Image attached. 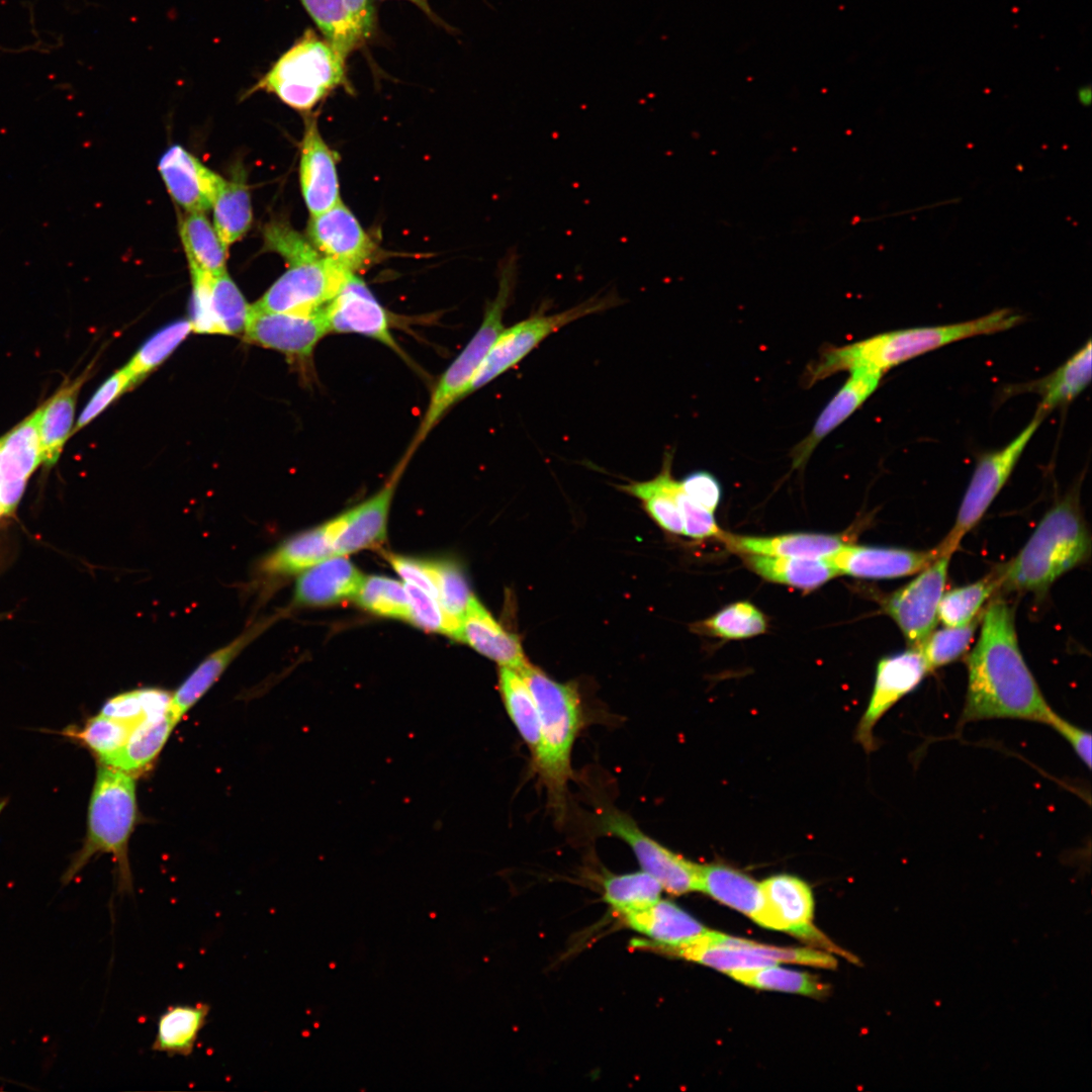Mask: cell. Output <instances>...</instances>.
Segmentation results:
<instances>
[{
    "label": "cell",
    "instance_id": "1",
    "mask_svg": "<svg viewBox=\"0 0 1092 1092\" xmlns=\"http://www.w3.org/2000/svg\"><path fill=\"white\" fill-rule=\"evenodd\" d=\"M982 615L979 640L967 658L968 685L960 724L990 719L1048 724L1055 711L1020 651L1013 608L996 599Z\"/></svg>",
    "mask_w": 1092,
    "mask_h": 1092
},
{
    "label": "cell",
    "instance_id": "2",
    "mask_svg": "<svg viewBox=\"0 0 1092 1092\" xmlns=\"http://www.w3.org/2000/svg\"><path fill=\"white\" fill-rule=\"evenodd\" d=\"M1021 321L1022 316L1013 310L1001 308L963 323L891 331L845 346L826 348L808 366L804 381L810 386L856 367L870 368L883 374L929 351L967 338L1006 331Z\"/></svg>",
    "mask_w": 1092,
    "mask_h": 1092
},
{
    "label": "cell",
    "instance_id": "3",
    "mask_svg": "<svg viewBox=\"0 0 1092 1092\" xmlns=\"http://www.w3.org/2000/svg\"><path fill=\"white\" fill-rule=\"evenodd\" d=\"M1091 538L1076 493L1050 509L1020 551L993 572L999 590L1043 594L1063 574L1083 564Z\"/></svg>",
    "mask_w": 1092,
    "mask_h": 1092
},
{
    "label": "cell",
    "instance_id": "4",
    "mask_svg": "<svg viewBox=\"0 0 1092 1092\" xmlns=\"http://www.w3.org/2000/svg\"><path fill=\"white\" fill-rule=\"evenodd\" d=\"M527 684L538 709L541 747L534 769L547 790L549 803L558 816L565 811L568 781L572 778L570 756L583 724V712L576 687L558 682L530 663L518 670Z\"/></svg>",
    "mask_w": 1092,
    "mask_h": 1092
},
{
    "label": "cell",
    "instance_id": "5",
    "mask_svg": "<svg viewBox=\"0 0 1092 1092\" xmlns=\"http://www.w3.org/2000/svg\"><path fill=\"white\" fill-rule=\"evenodd\" d=\"M138 814L132 775L99 763L89 801L86 836L65 872L63 883H70L94 855L108 853L116 864L118 891L131 893L128 843Z\"/></svg>",
    "mask_w": 1092,
    "mask_h": 1092
},
{
    "label": "cell",
    "instance_id": "6",
    "mask_svg": "<svg viewBox=\"0 0 1092 1092\" xmlns=\"http://www.w3.org/2000/svg\"><path fill=\"white\" fill-rule=\"evenodd\" d=\"M519 257L509 253L503 261L498 274L495 297L486 306L483 321L460 354L448 366L436 383L420 426L405 454L413 455L427 436L437 426L448 410L462 397L490 347L503 332L504 314L516 287Z\"/></svg>",
    "mask_w": 1092,
    "mask_h": 1092
},
{
    "label": "cell",
    "instance_id": "7",
    "mask_svg": "<svg viewBox=\"0 0 1092 1092\" xmlns=\"http://www.w3.org/2000/svg\"><path fill=\"white\" fill-rule=\"evenodd\" d=\"M345 61L311 29L306 30L249 90L275 94L301 112L317 105L339 86H347Z\"/></svg>",
    "mask_w": 1092,
    "mask_h": 1092
},
{
    "label": "cell",
    "instance_id": "8",
    "mask_svg": "<svg viewBox=\"0 0 1092 1092\" xmlns=\"http://www.w3.org/2000/svg\"><path fill=\"white\" fill-rule=\"evenodd\" d=\"M621 302L614 291L597 294L566 310L549 315H532L504 329L472 378L467 395L516 366L551 334L583 316L604 311Z\"/></svg>",
    "mask_w": 1092,
    "mask_h": 1092
},
{
    "label": "cell",
    "instance_id": "9",
    "mask_svg": "<svg viewBox=\"0 0 1092 1092\" xmlns=\"http://www.w3.org/2000/svg\"><path fill=\"white\" fill-rule=\"evenodd\" d=\"M1042 420L1043 417L1035 414L1020 434L1004 448L984 454L979 458L959 508L954 524L944 539L935 547L938 556H951L967 533L979 523L1008 480L1019 457Z\"/></svg>",
    "mask_w": 1092,
    "mask_h": 1092
},
{
    "label": "cell",
    "instance_id": "10",
    "mask_svg": "<svg viewBox=\"0 0 1092 1092\" xmlns=\"http://www.w3.org/2000/svg\"><path fill=\"white\" fill-rule=\"evenodd\" d=\"M601 834L625 841L637 858L642 871L655 878L662 889L673 895L698 891L699 864L671 851L640 829L626 813L606 809L597 818Z\"/></svg>",
    "mask_w": 1092,
    "mask_h": 1092
},
{
    "label": "cell",
    "instance_id": "11",
    "mask_svg": "<svg viewBox=\"0 0 1092 1092\" xmlns=\"http://www.w3.org/2000/svg\"><path fill=\"white\" fill-rule=\"evenodd\" d=\"M352 273L325 256L291 265L252 306L269 312H314L335 296Z\"/></svg>",
    "mask_w": 1092,
    "mask_h": 1092
},
{
    "label": "cell",
    "instance_id": "12",
    "mask_svg": "<svg viewBox=\"0 0 1092 1092\" xmlns=\"http://www.w3.org/2000/svg\"><path fill=\"white\" fill-rule=\"evenodd\" d=\"M950 557L938 556L910 582L883 600L885 613L894 620L911 647H919L936 626Z\"/></svg>",
    "mask_w": 1092,
    "mask_h": 1092
},
{
    "label": "cell",
    "instance_id": "13",
    "mask_svg": "<svg viewBox=\"0 0 1092 1092\" xmlns=\"http://www.w3.org/2000/svg\"><path fill=\"white\" fill-rule=\"evenodd\" d=\"M330 333L323 308L309 313L261 311L251 305L244 340L308 365L320 341Z\"/></svg>",
    "mask_w": 1092,
    "mask_h": 1092
},
{
    "label": "cell",
    "instance_id": "14",
    "mask_svg": "<svg viewBox=\"0 0 1092 1092\" xmlns=\"http://www.w3.org/2000/svg\"><path fill=\"white\" fill-rule=\"evenodd\" d=\"M928 672L919 649L915 647L880 659L873 692L855 734L867 752L876 748L874 729L877 723L895 704L914 691Z\"/></svg>",
    "mask_w": 1092,
    "mask_h": 1092
},
{
    "label": "cell",
    "instance_id": "15",
    "mask_svg": "<svg viewBox=\"0 0 1092 1092\" xmlns=\"http://www.w3.org/2000/svg\"><path fill=\"white\" fill-rule=\"evenodd\" d=\"M193 296L190 325L199 334L241 335L251 305L228 272L211 275L189 267Z\"/></svg>",
    "mask_w": 1092,
    "mask_h": 1092
},
{
    "label": "cell",
    "instance_id": "16",
    "mask_svg": "<svg viewBox=\"0 0 1092 1092\" xmlns=\"http://www.w3.org/2000/svg\"><path fill=\"white\" fill-rule=\"evenodd\" d=\"M307 238L323 256L353 273L369 266L377 253L372 238L342 200L310 215Z\"/></svg>",
    "mask_w": 1092,
    "mask_h": 1092
},
{
    "label": "cell",
    "instance_id": "17",
    "mask_svg": "<svg viewBox=\"0 0 1092 1092\" xmlns=\"http://www.w3.org/2000/svg\"><path fill=\"white\" fill-rule=\"evenodd\" d=\"M323 313L330 333L365 336L402 354L391 334L388 312L356 273L348 276Z\"/></svg>",
    "mask_w": 1092,
    "mask_h": 1092
},
{
    "label": "cell",
    "instance_id": "18",
    "mask_svg": "<svg viewBox=\"0 0 1092 1092\" xmlns=\"http://www.w3.org/2000/svg\"><path fill=\"white\" fill-rule=\"evenodd\" d=\"M760 887L764 906L756 923L828 945L824 936L812 924L814 899L807 883L797 877L782 874L765 879L760 883Z\"/></svg>",
    "mask_w": 1092,
    "mask_h": 1092
},
{
    "label": "cell",
    "instance_id": "19",
    "mask_svg": "<svg viewBox=\"0 0 1092 1092\" xmlns=\"http://www.w3.org/2000/svg\"><path fill=\"white\" fill-rule=\"evenodd\" d=\"M35 410L0 438V503L4 516L14 513L34 470L42 464Z\"/></svg>",
    "mask_w": 1092,
    "mask_h": 1092
},
{
    "label": "cell",
    "instance_id": "20",
    "mask_svg": "<svg viewBox=\"0 0 1092 1092\" xmlns=\"http://www.w3.org/2000/svg\"><path fill=\"white\" fill-rule=\"evenodd\" d=\"M937 557L935 548L919 551L846 543L827 559L839 574L885 579L916 574Z\"/></svg>",
    "mask_w": 1092,
    "mask_h": 1092
},
{
    "label": "cell",
    "instance_id": "21",
    "mask_svg": "<svg viewBox=\"0 0 1092 1092\" xmlns=\"http://www.w3.org/2000/svg\"><path fill=\"white\" fill-rule=\"evenodd\" d=\"M337 162L338 154L322 138L316 120L306 118L300 145L299 182L310 215L324 212L341 200Z\"/></svg>",
    "mask_w": 1092,
    "mask_h": 1092
},
{
    "label": "cell",
    "instance_id": "22",
    "mask_svg": "<svg viewBox=\"0 0 1092 1092\" xmlns=\"http://www.w3.org/2000/svg\"><path fill=\"white\" fill-rule=\"evenodd\" d=\"M159 171L172 198L186 211L205 212L211 208L225 182L178 145L164 153Z\"/></svg>",
    "mask_w": 1092,
    "mask_h": 1092
},
{
    "label": "cell",
    "instance_id": "23",
    "mask_svg": "<svg viewBox=\"0 0 1092 1092\" xmlns=\"http://www.w3.org/2000/svg\"><path fill=\"white\" fill-rule=\"evenodd\" d=\"M408 460L404 455L380 490L342 514L343 524L334 542L335 555L346 556L379 545L385 539L390 504Z\"/></svg>",
    "mask_w": 1092,
    "mask_h": 1092
},
{
    "label": "cell",
    "instance_id": "24",
    "mask_svg": "<svg viewBox=\"0 0 1092 1092\" xmlns=\"http://www.w3.org/2000/svg\"><path fill=\"white\" fill-rule=\"evenodd\" d=\"M818 416L810 433L792 450L794 468L803 467L819 443L849 418L877 389L882 373L856 367Z\"/></svg>",
    "mask_w": 1092,
    "mask_h": 1092
},
{
    "label": "cell",
    "instance_id": "25",
    "mask_svg": "<svg viewBox=\"0 0 1092 1092\" xmlns=\"http://www.w3.org/2000/svg\"><path fill=\"white\" fill-rule=\"evenodd\" d=\"M272 623L262 619L250 624L237 637L207 655L172 694L170 712L178 723L181 718L216 682L241 652Z\"/></svg>",
    "mask_w": 1092,
    "mask_h": 1092
},
{
    "label": "cell",
    "instance_id": "26",
    "mask_svg": "<svg viewBox=\"0 0 1092 1092\" xmlns=\"http://www.w3.org/2000/svg\"><path fill=\"white\" fill-rule=\"evenodd\" d=\"M343 516L282 542L260 562V571L267 576H284L303 572L335 556L334 542L342 527Z\"/></svg>",
    "mask_w": 1092,
    "mask_h": 1092
},
{
    "label": "cell",
    "instance_id": "27",
    "mask_svg": "<svg viewBox=\"0 0 1092 1092\" xmlns=\"http://www.w3.org/2000/svg\"><path fill=\"white\" fill-rule=\"evenodd\" d=\"M456 640L502 667L518 671L527 663L519 637L505 630L474 596L461 620Z\"/></svg>",
    "mask_w": 1092,
    "mask_h": 1092
},
{
    "label": "cell",
    "instance_id": "28",
    "mask_svg": "<svg viewBox=\"0 0 1092 1092\" xmlns=\"http://www.w3.org/2000/svg\"><path fill=\"white\" fill-rule=\"evenodd\" d=\"M718 538L738 554H759L790 558L824 559L848 541L840 535L790 533L777 536H743L721 532Z\"/></svg>",
    "mask_w": 1092,
    "mask_h": 1092
},
{
    "label": "cell",
    "instance_id": "29",
    "mask_svg": "<svg viewBox=\"0 0 1092 1092\" xmlns=\"http://www.w3.org/2000/svg\"><path fill=\"white\" fill-rule=\"evenodd\" d=\"M363 578L345 556H332L303 571L294 588V602L302 606H328L354 599Z\"/></svg>",
    "mask_w": 1092,
    "mask_h": 1092
},
{
    "label": "cell",
    "instance_id": "30",
    "mask_svg": "<svg viewBox=\"0 0 1092 1092\" xmlns=\"http://www.w3.org/2000/svg\"><path fill=\"white\" fill-rule=\"evenodd\" d=\"M623 916L630 928L650 938L648 942L655 945L690 943L710 930L674 903L660 899L642 910Z\"/></svg>",
    "mask_w": 1092,
    "mask_h": 1092
},
{
    "label": "cell",
    "instance_id": "31",
    "mask_svg": "<svg viewBox=\"0 0 1092 1092\" xmlns=\"http://www.w3.org/2000/svg\"><path fill=\"white\" fill-rule=\"evenodd\" d=\"M91 370L86 369L71 381H66L42 405L37 408L38 435L42 464H55L65 443L73 435V422L78 394Z\"/></svg>",
    "mask_w": 1092,
    "mask_h": 1092
},
{
    "label": "cell",
    "instance_id": "32",
    "mask_svg": "<svg viewBox=\"0 0 1092 1092\" xmlns=\"http://www.w3.org/2000/svg\"><path fill=\"white\" fill-rule=\"evenodd\" d=\"M698 891L747 915L754 922L764 906L760 883L738 870L721 863L699 864Z\"/></svg>",
    "mask_w": 1092,
    "mask_h": 1092
},
{
    "label": "cell",
    "instance_id": "33",
    "mask_svg": "<svg viewBox=\"0 0 1092 1092\" xmlns=\"http://www.w3.org/2000/svg\"><path fill=\"white\" fill-rule=\"evenodd\" d=\"M1091 341L1079 349L1064 364L1048 376L1020 385L1019 390L1033 391L1040 396L1035 414L1044 418L1056 407L1078 396L1091 380Z\"/></svg>",
    "mask_w": 1092,
    "mask_h": 1092
},
{
    "label": "cell",
    "instance_id": "34",
    "mask_svg": "<svg viewBox=\"0 0 1092 1092\" xmlns=\"http://www.w3.org/2000/svg\"><path fill=\"white\" fill-rule=\"evenodd\" d=\"M745 565L763 579L801 590H814L834 576L837 569L824 559L740 554Z\"/></svg>",
    "mask_w": 1092,
    "mask_h": 1092
},
{
    "label": "cell",
    "instance_id": "35",
    "mask_svg": "<svg viewBox=\"0 0 1092 1092\" xmlns=\"http://www.w3.org/2000/svg\"><path fill=\"white\" fill-rule=\"evenodd\" d=\"M209 1012L210 1006L203 1002L169 1006L158 1019L152 1050L171 1057L190 1056Z\"/></svg>",
    "mask_w": 1092,
    "mask_h": 1092
},
{
    "label": "cell",
    "instance_id": "36",
    "mask_svg": "<svg viewBox=\"0 0 1092 1092\" xmlns=\"http://www.w3.org/2000/svg\"><path fill=\"white\" fill-rule=\"evenodd\" d=\"M661 471L652 479L621 486L640 499L648 515L669 533L682 534L684 522L676 502V481L671 475L672 454L666 453Z\"/></svg>",
    "mask_w": 1092,
    "mask_h": 1092
},
{
    "label": "cell",
    "instance_id": "37",
    "mask_svg": "<svg viewBox=\"0 0 1092 1092\" xmlns=\"http://www.w3.org/2000/svg\"><path fill=\"white\" fill-rule=\"evenodd\" d=\"M179 233L189 267L211 275L226 272V250L204 212L186 211Z\"/></svg>",
    "mask_w": 1092,
    "mask_h": 1092
},
{
    "label": "cell",
    "instance_id": "38",
    "mask_svg": "<svg viewBox=\"0 0 1092 1092\" xmlns=\"http://www.w3.org/2000/svg\"><path fill=\"white\" fill-rule=\"evenodd\" d=\"M498 684L506 711L527 744L534 761L541 747V723L535 700L527 684L515 669L500 667Z\"/></svg>",
    "mask_w": 1092,
    "mask_h": 1092
},
{
    "label": "cell",
    "instance_id": "39",
    "mask_svg": "<svg viewBox=\"0 0 1092 1092\" xmlns=\"http://www.w3.org/2000/svg\"><path fill=\"white\" fill-rule=\"evenodd\" d=\"M176 725L170 710L148 719L132 730L108 765L128 774L145 769L160 753Z\"/></svg>",
    "mask_w": 1092,
    "mask_h": 1092
},
{
    "label": "cell",
    "instance_id": "40",
    "mask_svg": "<svg viewBox=\"0 0 1092 1092\" xmlns=\"http://www.w3.org/2000/svg\"><path fill=\"white\" fill-rule=\"evenodd\" d=\"M135 727L99 713L81 726H68L62 735L92 752L100 764L108 765L121 750Z\"/></svg>",
    "mask_w": 1092,
    "mask_h": 1092
},
{
    "label": "cell",
    "instance_id": "41",
    "mask_svg": "<svg viewBox=\"0 0 1092 1092\" xmlns=\"http://www.w3.org/2000/svg\"><path fill=\"white\" fill-rule=\"evenodd\" d=\"M213 226L223 245L240 240L250 229L252 205L249 189L242 177L224 182L213 204Z\"/></svg>",
    "mask_w": 1092,
    "mask_h": 1092
},
{
    "label": "cell",
    "instance_id": "42",
    "mask_svg": "<svg viewBox=\"0 0 1092 1092\" xmlns=\"http://www.w3.org/2000/svg\"><path fill=\"white\" fill-rule=\"evenodd\" d=\"M331 47L346 60L364 37L351 17L344 0H300Z\"/></svg>",
    "mask_w": 1092,
    "mask_h": 1092
},
{
    "label": "cell",
    "instance_id": "43",
    "mask_svg": "<svg viewBox=\"0 0 1092 1092\" xmlns=\"http://www.w3.org/2000/svg\"><path fill=\"white\" fill-rule=\"evenodd\" d=\"M767 629L764 614L750 602L730 604L711 617L694 625V631L721 639H745Z\"/></svg>",
    "mask_w": 1092,
    "mask_h": 1092
},
{
    "label": "cell",
    "instance_id": "44",
    "mask_svg": "<svg viewBox=\"0 0 1092 1092\" xmlns=\"http://www.w3.org/2000/svg\"><path fill=\"white\" fill-rule=\"evenodd\" d=\"M603 890L606 902L618 913L625 915L657 902L662 887L655 878L641 871L611 875L604 880Z\"/></svg>",
    "mask_w": 1092,
    "mask_h": 1092
},
{
    "label": "cell",
    "instance_id": "45",
    "mask_svg": "<svg viewBox=\"0 0 1092 1092\" xmlns=\"http://www.w3.org/2000/svg\"><path fill=\"white\" fill-rule=\"evenodd\" d=\"M999 590L994 572L978 581L943 593L937 619L946 627L964 626L978 618L985 603Z\"/></svg>",
    "mask_w": 1092,
    "mask_h": 1092
},
{
    "label": "cell",
    "instance_id": "46",
    "mask_svg": "<svg viewBox=\"0 0 1092 1092\" xmlns=\"http://www.w3.org/2000/svg\"><path fill=\"white\" fill-rule=\"evenodd\" d=\"M192 332L189 320L167 325L150 337L124 366L133 385L159 367Z\"/></svg>",
    "mask_w": 1092,
    "mask_h": 1092
},
{
    "label": "cell",
    "instance_id": "47",
    "mask_svg": "<svg viewBox=\"0 0 1092 1092\" xmlns=\"http://www.w3.org/2000/svg\"><path fill=\"white\" fill-rule=\"evenodd\" d=\"M171 696L158 688L132 690L108 699L100 713L138 727L148 719L167 713Z\"/></svg>",
    "mask_w": 1092,
    "mask_h": 1092
},
{
    "label": "cell",
    "instance_id": "48",
    "mask_svg": "<svg viewBox=\"0 0 1092 1092\" xmlns=\"http://www.w3.org/2000/svg\"><path fill=\"white\" fill-rule=\"evenodd\" d=\"M354 599L375 615L408 621V595L405 585L395 579L379 575L364 577Z\"/></svg>",
    "mask_w": 1092,
    "mask_h": 1092
},
{
    "label": "cell",
    "instance_id": "49",
    "mask_svg": "<svg viewBox=\"0 0 1092 1092\" xmlns=\"http://www.w3.org/2000/svg\"><path fill=\"white\" fill-rule=\"evenodd\" d=\"M730 977L747 986L808 996L824 995L826 987L810 974L780 968L777 965L734 972Z\"/></svg>",
    "mask_w": 1092,
    "mask_h": 1092
},
{
    "label": "cell",
    "instance_id": "50",
    "mask_svg": "<svg viewBox=\"0 0 1092 1092\" xmlns=\"http://www.w3.org/2000/svg\"><path fill=\"white\" fill-rule=\"evenodd\" d=\"M437 590V600L445 613L454 621L461 620L473 595L460 568L452 560H427Z\"/></svg>",
    "mask_w": 1092,
    "mask_h": 1092
},
{
    "label": "cell",
    "instance_id": "51",
    "mask_svg": "<svg viewBox=\"0 0 1092 1092\" xmlns=\"http://www.w3.org/2000/svg\"><path fill=\"white\" fill-rule=\"evenodd\" d=\"M700 941L727 947L746 948L755 953L770 959L777 963H796L818 968L832 969L836 967V960L829 953L810 948H793L764 945L751 940L733 937L717 931L709 932Z\"/></svg>",
    "mask_w": 1092,
    "mask_h": 1092
},
{
    "label": "cell",
    "instance_id": "52",
    "mask_svg": "<svg viewBox=\"0 0 1092 1092\" xmlns=\"http://www.w3.org/2000/svg\"><path fill=\"white\" fill-rule=\"evenodd\" d=\"M980 621L978 617L964 626H945L943 629L933 630L917 647L928 671L944 666L964 655L970 648Z\"/></svg>",
    "mask_w": 1092,
    "mask_h": 1092
},
{
    "label": "cell",
    "instance_id": "53",
    "mask_svg": "<svg viewBox=\"0 0 1092 1092\" xmlns=\"http://www.w3.org/2000/svg\"><path fill=\"white\" fill-rule=\"evenodd\" d=\"M264 248L279 254L289 266L323 256L307 237L300 235L283 220H273L266 224Z\"/></svg>",
    "mask_w": 1092,
    "mask_h": 1092
},
{
    "label": "cell",
    "instance_id": "54",
    "mask_svg": "<svg viewBox=\"0 0 1092 1092\" xmlns=\"http://www.w3.org/2000/svg\"><path fill=\"white\" fill-rule=\"evenodd\" d=\"M404 585L410 602L408 621L424 630L443 633L456 639L460 624L445 613L438 601L413 584Z\"/></svg>",
    "mask_w": 1092,
    "mask_h": 1092
},
{
    "label": "cell",
    "instance_id": "55",
    "mask_svg": "<svg viewBox=\"0 0 1092 1092\" xmlns=\"http://www.w3.org/2000/svg\"><path fill=\"white\" fill-rule=\"evenodd\" d=\"M132 386L133 383L124 367L114 372L98 387L87 402L74 426L73 434L91 423L116 398Z\"/></svg>",
    "mask_w": 1092,
    "mask_h": 1092
},
{
    "label": "cell",
    "instance_id": "56",
    "mask_svg": "<svg viewBox=\"0 0 1092 1092\" xmlns=\"http://www.w3.org/2000/svg\"><path fill=\"white\" fill-rule=\"evenodd\" d=\"M676 502L684 522L682 534L694 539L718 538L722 530L718 527L713 513L692 500L684 491L679 481L676 487Z\"/></svg>",
    "mask_w": 1092,
    "mask_h": 1092
},
{
    "label": "cell",
    "instance_id": "57",
    "mask_svg": "<svg viewBox=\"0 0 1092 1092\" xmlns=\"http://www.w3.org/2000/svg\"><path fill=\"white\" fill-rule=\"evenodd\" d=\"M686 494L696 504L714 513L718 508L722 488L718 479L704 470L694 471L679 481Z\"/></svg>",
    "mask_w": 1092,
    "mask_h": 1092
},
{
    "label": "cell",
    "instance_id": "58",
    "mask_svg": "<svg viewBox=\"0 0 1092 1092\" xmlns=\"http://www.w3.org/2000/svg\"><path fill=\"white\" fill-rule=\"evenodd\" d=\"M386 558L393 569L406 583L423 589L437 600L436 586L430 573L427 560L415 559L397 554H387Z\"/></svg>",
    "mask_w": 1092,
    "mask_h": 1092
},
{
    "label": "cell",
    "instance_id": "59",
    "mask_svg": "<svg viewBox=\"0 0 1092 1092\" xmlns=\"http://www.w3.org/2000/svg\"><path fill=\"white\" fill-rule=\"evenodd\" d=\"M1073 748L1078 757L1091 767V734L1090 732L1074 725L1056 712L1048 722Z\"/></svg>",
    "mask_w": 1092,
    "mask_h": 1092
},
{
    "label": "cell",
    "instance_id": "60",
    "mask_svg": "<svg viewBox=\"0 0 1092 1092\" xmlns=\"http://www.w3.org/2000/svg\"><path fill=\"white\" fill-rule=\"evenodd\" d=\"M345 5L364 38L373 27V7L371 0H344Z\"/></svg>",
    "mask_w": 1092,
    "mask_h": 1092
},
{
    "label": "cell",
    "instance_id": "61",
    "mask_svg": "<svg viewBox=\"0 0 1092 1092\" xmlns=\"http://www.w3.org/2000/svg\"><path fill=\"white\" fill-rule=\"evenodd\" d=\"M1091 98H1092V94H1091L1090 86H1084V87H1081L1078 90V99H1079V101L1081 102L1082 105H1084V106L1090 105Z\"/></svg>",
    "mask_w": 1092,
    "mask_h": 1092
},
{
    "label": "cell",
    "instance_id": "62",
    "mask_svg": "<svg viewBox=\"0 0 1092 1092\" xmlns=\"http://www.w3.org/2000/svg\"><path fill=\"white\" fill-rule=\"evenodd\" d=\"M407 1L413 2L418 7H420L424 12H426L429 15H432L431 9L429 7V4H428L427 0H407Z\"/></svg>",
    "mask_w": 1092,
    "mask_h": 1092
},
{
    "label": "cell",
    "instance_id": "63",
    "mask_svg": "<svg viewBox=\"0 0 1092 1092\" xmlns=\"http://www.w3.org/2000/svg\"><path fill=\"white\" fill-rule=\"evenodd\" d=\"M5 805H6V801H1L0 802V813L3 811Z\"/></svg>",
    "mask_w": 1092,
    "mask_h": 1092
},
{
    "label": "cell",
    "instance_id": "64",
    "mask_svg": "<svg viewBox=\"0 0 1092 1092\" xmlns=\"http://www.w3.org/2000/svg\"><path fill=\"white\" fill-rule=\"evenodd\" d=\"M2 516H4V512H3V509H2V506H1V503H0V518H1Z\"/></svg>",
    "mask_w": 1092,
    "mask_h": 1092
}]
</instances>
